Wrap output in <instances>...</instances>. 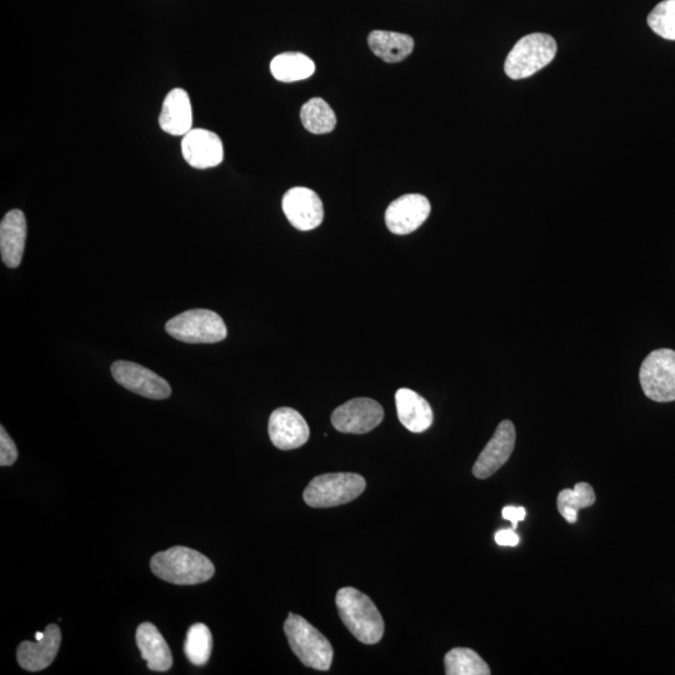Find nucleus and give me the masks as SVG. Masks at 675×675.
Here are the masks:
<instances>
[{
	"label": "nucleus",
	"instance_id": "nucleus-1",
	"mask_svg": "<svg viewBox=\"0 0 675 675\" xmlns=\"http://www.w3.org/2000/svg\"><path fill=\"white\" fill-rule=\"evenodd\" d=\"M335 604L345 627L359 642H380L384 634V620L368 595L358 589L345 587L337 593Z\"/></svg>",
	"mask_w": 675,
	"mask_h": 675
},
{
	"label": "nucleus",
	"instance_id": "nucleus-2",
	"mask_svg": "<svg viewBox=\"0 0 675 675\" xmlns=\"http://www.w3.org/2000/svg\"><path fill=\"white\" fill-rule=\"evenodd\" d=\"M150 568L158 578L178 585L208 582L215 573L214 564L197 550L173 547L154 555Z\"/></svg>",
	"mask_w": 675,
	"mask_h": 675
},
{
	"label": "nucleus",
	"instance_id": "nucleus-3",
	"mask_svg": "<svg viewBox=\"0 0 675 675\" xmlns=\"http://www.w3.org/2000/svg\"><path fill=\"white\" fill-rule=\"evenodd\" d=\"M290 648L305 667L329 670L333 662V647L329 640L298 614L290 613L284 623Z\"/></svg>",
	"mask_w": 675,
	"mask_h": 675
},
{
	"label": "nucleus",
	"instance_id": "nucleus-4",
	"mask_svg": "<svg viewBox=\"0 0 675 675\" xmlns=\"http://www.w3.org/2000/svg\"><path fill=\"white\" fill-rule=\"evenodd\" d=\"M557 54V42L552 35L533 33L519 39L505 59V74L510 79L532 77L553 62Z\"/></svg>",
	"mask_w": 675,
	"mask_h": 675
},
{
	"label": "nucleus",
	"instance_id": "nucleus-5",
	"mask_svg": "<svg viewBox=\"0 0 675 675\" xmlns=\"http://www.w3.org/2000/svg\"><path fill=\"white\" fill-rule=\"evenodd\" d=\"M367 483L355 473H330L315 477L304 490L305 503L312 508H332L357 499Z\"/></svg>",
	"mask_w": 675,
	"mask_h": 675
},
{
	"label": "nucleus",
	"instance_id": "nucleus-6",
	"mask_svg": "<svg viewBox=\"0 0 675 675\" xmlns=\"http://www.w3.org/2000/svg\"><path fill=\"white\" fill-rule=\"evenodd\" d=\"M165 329L173 338L190 344L218 343L228 335L224 320L208 309H192L175 315Z\"/></svg>",
	"mask_w": 675,
	"mask_h": 675
},
{
	"label": "nucleus",
	"instance_id": "nucleus-7",
	"mask_svg": "<svg viewBox=\"0 0 675 675\" xmlns=\"http://www.w3.org/2000/svg\"><path fill=\"white\" fill-rule=\"evenodd\" d=\"M643 392L654 402L668 403L675 400V352L658 349L644 359L639 372Z\"/></svg>",
	"mask_w": 675,
	"mask_h": 675
},
{
	"label": "nucleus",
	"instance_id": "nucleus-8",
	"mask_svg": "<svg viewBox=\"0 0 675 675\" xmlns=\"http://www.w3.org/2000/svg\"><path fill=\"white\" fill-rule=\"evenodd\" d=\"M383 418L384 409L377 400L355 398L334 410L332 424L338 432L365 434L377 428Z\"/></svg>",
	"mask_w": 675,
	"mask_h": 675
},
{
	"label": "nucleus",
	"instance_id": "nucleus-9",
	"mask_svg": "<svg viewBox=\"0 0 675 675\" xmlns=\"http://www.w3.org/2000/svg\"><path fill=\"white\" fill-rule=\"evenodd\" d=\"M112 374L125 389L142 397L162 400L172 394V388L167 380L137 363L119 360L112 365Z\"/></svg>",
	"mask_w": 675,
	"mask_h": 675
},
{
	"label": "nucleus",
	"instance_id": "nucleus-10",
	"mask_svg": "<svg viewBox=\"0 0 675 675\" xmlns=\"http://www.w3.org/2000/svg\"><path fill=\"white\" fill-rule=\"evenodd\" d=\"M283 212L289 223L303 232L318 228L324 219V207L319 195L304 187L289 189L284 194Z\"/></svg>",
	"mask_w": 675,
	"mask_h": 675
},
{
	"label": "nucleus",
	"instance_id": "nucleus-11",
	"mask_svg": "<svg viewBox=\"0 0 675 675\" xmlns=\"http://www.w3.org/2000/svg\"><path fill=\"white\" fill-rule=\"evenodd\" d=\"M515 439H517V433H515L514 424L510 420H503L475 462L474 477L487 479L497 473L512 455Z\"/></svg>",
	"mask_w": 675,
	"mask_h": 675
},
{
	"label": "nucleus",
	"instance_id": "nucleus-12",
	"mask_svg": "<svg viewBox=\"0 0 675 675\" xmlns=\"http://www.w3.org/2000/svg\"><path fill=\"white\" fill-rule=\"evenodd\" d=\"M430 214V203L422 194H405L390 203L385 223L390 232L407 235L417 230Z\"/></svg>",
	"mask_w": 675,
	"mask_h": 675
},
{
	"label": "nucleus",
	"instance_id": "nucleus-13",
	"mask_svg": "<svg viewBox=\"0 0 675 675\" xmlns=\"http://www.w3.org/2000/svg\"><path fill=\"white\" fill-rule=\"evenodd\" d=\"M268 432L270 440L280 450L300 448L309 439V427L303 415L288 407L274 410L269 418Z\"/></svg>",
	"mask_w": 675,
	"mask_h": 675
},
{
	"label": "nucleus",
	"instance_id": "nucleus-14",
	"mask_svg": "<svg viewBox=\"0 0 675 675\" xmlns=\"http://www.w3.org/2000/svg\"><path fill=\"white\" fill-rule=\"evenodd\" d=\"M182 153L185 162L197 169L217 167L224 158L222 140L207 129H192L185 134Z\"/></svg>",
	"mask_w": 675,
	"mask_h": 675
},
{
	"label": "nucleus",
	"instance_id": "nucleus-15",
	"mask_svg": "<svg viewBox=\"0 0 675 675\" xmlns=\"http://www.w3.org/2000/svg\"><path fill=\"white\" fill-rule=\"evenodd\" d=\"M62 643V633L57 624H49L44 630V637L37 642L24 640L17 652L20 667L28 672H40L53 663Z\"/></svg>",
	"mask_w": 675,
	"mask_h": 675
},
{
	"label": "nucleus",
	"instance_id": "nucleus-16",
	"mask_svg": "<svg viewBox=\"0 0 675 675\" xmlns=\"http://www.w3.org/2000/svg\"><path fill=\"white\" fill-rule=\"evenodd\" d=\"M25 238H27V220L24 213L19 209L10 210L0 224V252L7 267H19L23 258Z\"/></svg>",
	"mask_w": 675,
	"mask_h": 675
},
{
	"label": "nucleus",
	"instance_id": "nucleus-17",
	"mask_svg": "<svg viewBox=\"0 0 675 675\" xmlns=\"http://www.w3.org/2000/svg\"><path fill=\"white\" fill-rule=\"evenodd\" d=\"M160 128L170 135H185L192 130L193 110L189 95L184 89H173L165 97L159 115Z\"/></svg>",
	"mask_w": 675,
	"mask_h": 675
},
{
	"label": "nucleus",
	"instance_id": "nucleus-18",
	"mask_svg": "<svg viewBox=\"0 0 675 675\" xmlns=\"http://www.w3.org/2000/svg\"><path fill=\"white\" fill-rule=\"evenodd\" d=\"M395 405L400 423L409 432L423 433L433 423V410L422 395L408 388L399 389L395 393Z\"/></svg>",
	"mask_w": 675,
	"mask_h": 675
},
{
	"label": "nucleus",
	"instance_id": "nucleus-19",
	"mask_svg": "<svg viewBox=\"0 0 675 675\" xmlns=\"http://www.w3.org/2000/svg\"><path fill=\"white\" fill-rule=\"evenodd\" d=\"M138 648L148 668L154 672H167L173 665L172 652L162 634L152 623L140 624L137 629Z\"/></svg>",
	"mask_w": 675,
	"mask_h": 675
},
{
	"label": "nucleus",
	"instance_id": "nucleus-20",
	"mask_svg": "<svg viewBox=\"0 0 675 675\" xmlns=\"http://www.w3.org/2000/svg\"><path fill=\"white\" fill-rule=\"evenodd\" d=\"M368 44L372 52L387 63L402 62L414 49V39L408 34L374 30Z\"/></svg>",
	"mask_w": 675,
	"mask_h": 675
},
{
	"label": "nucleus",
	"instance_id": "nucleus-21",
	"mask_svg": "<svg viewBox=\"0 0 675 675\" xmlns=\"http://www.w3.org/2000/svg\"><path fill=\"white\" fill-rule=\"evenodd\" d=\"M270 72L279 82L293 83L312 77L315 64L312 59L302 53H283L277 55L270 63Z\"/></svg>",
	"mask_w": 675,
	"mask_h": 675
},
{
	"label": "nucleus",
	"instance_id": "nucleus-22",
	"mask_svg": "<svg viewBox=\"0 0 675 675\" xmlns=\"http://www.w3.org/2000/svg\"><path fill=\"white\" fill-rule=\"evenodd\" d=\"M304 128L313 134H327L337 125V115L322 98L308 100L300 110Z\"/></svg>",
	"mask_w": 675,
	"mask_h": 675
},
{
	"label": "nucleus",
	"instance_id": "nucleus-23",
	"mask_svg": "<svg viewBox=\"0 0 675 675\" xmlns=\"http://www.w3.org/2000/svg\"><path fill=\"white\" fill-rule=\"evenodd\" d=\"M558 510L568 523H575L578 519V510L592 507L595 503V493L588 483L575 484L574 489H564L558 495Z\"/></svg>",
	"mask_w": 675,
	"mask_h": 675
},
{
	"label": "nucleus",
	"instance_id": "nucleus-24",
	"mask_svg": "<svg viewBox=\"0 0 675 675\" xmlns=\"http://www.w3.org/2000/svg\"><path fill=\"white\" fill-rule=\"evenodd\" d=\"M448 675H489L490 668L479 654L469 648H454L444 658Z\"/></svg>",
	"mask_w": 675,
	"mask_h": 675
},
{
	"label": "nucleus",
	"instance_id": "nucleus-25",
	"mask_svg": "<svg viewBox=\"0 0 675 675\" xmlns=\"http://www.w3.org/2000/svg\"><path fill=\"white\" fill-rule=\"evenodd\" d=\"M213 649V637L207 625L197 623L189 628L184 643V653L190 663L204 665L208 663Z\"/></svg>",
	"mask_w": 675,
	"mask_h": 675
},
{
	"label": "nucleus",
	"instance_id": "nucleus-26",
	"mask_svg": "<svg viewBox=\"0 0 675 675\" xmlns=\"http://www.w3.org/2000/svg\"><path fill=\"white\" fill-rule=\"evenodd\" d=\"M648 25L659 37L675 40V0H664L648 15Z\"/></svg>",
	"mask_w": 675,
	"mask_h": 675
},
{
	"label": "nucleus",
	"instance_id": "nucleus-27",
	"mask_svg": "<svg viewBox=\"0 0 675 675\" xmlns=\"http://www.w3.org/2000/svg\"><path fill=\"white\" fill-rule=\"evenodd\" d=\"M18 449L13 439L9 437L7 430L2 425L0 428V465L9 467L17 462Z\"/></svg>",
	"mask_w": 675,
	"mask_h": 675
},
{
	"label": "nucleus",
	"instance_id": "nucleus-28",
	"mask_svg": "<svg viewBox=\"0 0 675 675\" xmlns=\"http://www.w3.org/2000/svg\"><path fill=\"white\" fill-rule=\"evenodd\" d=\"M519 535L514 532V529H502L495 533V542L500 547H517L519 544Z\"/></svg>",
	"mask_w": 675,
	"mask_h": 675
},
{
	"label": "nucleus",
	"instance_id": "nucleus-29",
	"mask_svg": "<svg viewBox=\"0 0 675 675\" xmlns=\"http://www.w3.org/2000/svg\"><path fill=\"white\" fill-rule=\"evenodd\" d=\"M502 514L505 520H509V522L513 524V529L515 530L517 529L519 522H523L525 519L527 510L523 507H513V505H510V507H505L503 509Z\"/></svg>",
	"mask_w": 675,
	"mask_h": 675
},
{
	"label": "nucleus",
	"instance_id": "nucleus-30",
	"mask_svg": "<svg viewBox=\"0 0 675 675\" xmlns=\"http://www.w3.org/2000/svg\"><path fill=\"white\" fill-rule=\"evenodd\" d=\"M44 637V632L35 633V640L42 639Z\"/></svg>",
	"mask_w": 675,
	"mask_h": 675
}]
</instances>
